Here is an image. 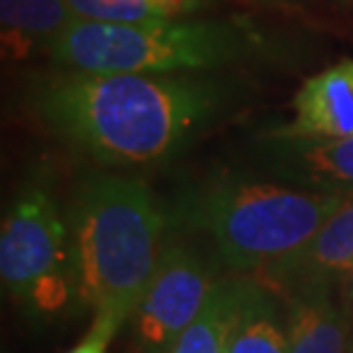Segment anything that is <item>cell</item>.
<instances>
[{"label":"cell","mask_w":353,"mask_h":353,"mask_svg":"<svg viewBox=\"0 0 353 353\" xmlns=\"http://www.w3.org/2000/svg\"><path fill=\"white\" fill-rule=\"evenodd\" d=\"M250 34L221 21L76 23L55 39L51 58L74 72L190 74L230 65L250 53Z\"/></svg>","instance_id":"cell-4"},{"label":"cell","mask_w":353,"mask_h":353,"mask_svg":"<svg viewBox=\"0 0 353 353\" xmlns=\"http://www.w3.org/2000/svg\"><path fill=\"white\" fill-rule=\"evenodd\" d=\"M342 301L353 310V268H351V273L342 282Z\"/></svg>","instance_id":"cell-16"},{"label":"cell","mask_w":353,"mask_h":353,"mask_svg":"<svg viewBox=\"0 0 353 353\" xmlns=\"http://www.w3.org/2000/svg\"><path fill=\"white\" fill-rule=\"evenodd\" d=\"M266 152L275 170L301 186L353 193V136L333 140L266 136Z\"/></svg>","instance_id":"cell-10"},{"label":"cell","mask_w":353,"mask_h":353,"mask_svg":"<svg viewBox=\"0 0 353 353\" xmlns=\"http://www.w3.org/2000/svg\"><path fill=\"white\" fill-rule=\"evenodd\" d=\"M228 353H292L278 296L252 278H241Z\"/></svg>","instance_id":"cell-12"},{"label":"cell","mask_w":353,"mask_h":353,"mask_svg":"<svg viewBox=\"0 0 353 353\" xmlns=\"http://www.w3.org/2000/svg\"><path fill=\"white\" fill-rule=\"evenodd\" d=\"M79 21L94 23H152L186 17L200 7V0H65Z\"/></svg>","instance_id":"cell-14"},{"label":"cell","mask_w":353,"mask_h":353,"mask_svg":"<svg viewBox=\"0 0 353 353\" xmlns=\"http://www.w3.org/2000/svg\"><path fill=\"white\" fill-rule=\"evenodd\" d=\"M239 294L241 278L216 280L200 314L183 328L168 353H228Z\"/></svg>","instance_id":"cell-13"},{"label":"cell","mask_w":353,"mask_h":353,"mask_svg":"<svg viewBox=\"0 0 353 353\" xmlns=\"http://www.w3.org/2000/svg\"><path fill=\"white\" fill-rule=\"evenodd\" d=\"M216 280L207 262L181 243H165L159 266L131 314L140 353H168L183 328L200 314Z\"/></svg>","instance_id":"cell-6"},{"label":"cell","mask_w":353,"mask_h":353,"mask_svg":"<svg viewBox=\"0 0 353 353\" xmlns=\"http://www.w3.org/2000/svg\"><path fill=\"white\" fill-rule=\"evenodd\" d=\"M292 122L268 138L333 140L353 136V60L340 62L301 85L294 97Z\"/></svg>","instance_id":"cell-8"},{"label":"cell","mask_w":353,"mask_h":353,"mask_svg":"<svg viewBox=\"0 0 353 353\" xmlns=\"http://www.w3.org/2000/svg\"><path fill=\"white\" fill-rule=\"evenodd\" d=\"M292 353H347L353 335V310L335 299L333 287H305L282 296Z\"/></svg>","instance_id":"cell-9"},{"label":"cell","mask_w":353,"mask_h":353,"mask_svg":"<svg viewBox=\"0 0 353 353\" xmlns=\"http://www.w3.org/2000/svg\"><path fill=\"white\" fill-rule=\"evenodd\" d=\"M353 268V193L344 197L342 207L321 225L319 232L310 239L287 262L259 273V285L282 299L305 287H333V282H344Z\"/></svg>","instance_id":"cell-7"},{"label":"cell","mask_w":353,"mask_h":353,"mask_svg":"<svg viewBox=\"0 0 353 353\" xmlns=\"http://www.w3.org/2000/svg\"><path fill=\"white\" fill-rule=\"evenodd\" d=\"M228 88L190 74H60L34 94L37 115L85 157L115 168L176 157L218 112Z\"/></svg>","instance_id":"cell-1"},{"label":"cell","mask_w":353,"mask_h":353,"mask_svg":"<svg viewBox=\"0 0 353 353\" xmlns=\"http://www.w3.org/2000/svg\"><path fill=\"white\" fill-rule=\"evenodd\" d=\"M67 225L79 307L126 323L163 252L165 211L136 176L92 174L76 188Z\"/></svg>","instance_id":"cell-2"},{"label":"cell","mask_w":353,"mask_h":353,"mask_svg":"<svg viewBox=\"0 0 353 353\" xmlns=\"http://www.w3.org/2000/svg\"><path fill=\"white\" fill-rule=\"evenodd\" d=\"M347 353H353V335H351V342H349V349H347Z\"/></svg>","instance_id":"cell-17"},{"label":"cell","mask_w":353,"mask_h":353,"mask_svg":"<svg viewBox=\"0 0 353 353\" xmlns=\"http://www.w3.org/2000/svg\"><path fill=\"white\" fill-rule=\"evenodd\" d=\"M3 289L28 316L51 319L76 303V271L69 225L46 181L19 188L0 228Z\"/></svg>","instance_id":"cell-5"},{"label":"cell","mask_w":353,"mask_h":353,"mask_svg":"<svg viewBox=\"0 0 353 353\" xmlns=\"http://www.w3.org/2000/svg\"><path fill=\"white\" fill-rule=\"evenodd\" d=\"M65 0H0L3 53L30 58L37 48L51 53L55 39L76 23Z\"/></svg>","instance_id":"cell-11"},{"label":"cell","mask_w":353,"mask_h":353,"mask_svg":"<svg viewBox=\"0 0 353 353\" xmlns=\"http://www.w3.org/2000/svg\"><path fill=\"white\" fill-rule=\"evenodd\" d=\"M122 326L124 323L112 314H94L85 337L79 344H74L67 353H108L112 340H115Z\"/></svg>","instance_id":"cell-15"},{"label":"cell","mask_w":353,"mask_h":353,"mask_svg":"<svg viewBox=\"0 0 353 353\" xmlns=\"http://www.w3.org/2000/svg\"><path fill=\"white\" fill-rule=\"evenodd\" d=\"M347 195L225 176L197 188L181 209L186 223L211 236L225 264L257 278L305 248Z\"/></svg>","instance_id":"cell-3"}]
</instances>
